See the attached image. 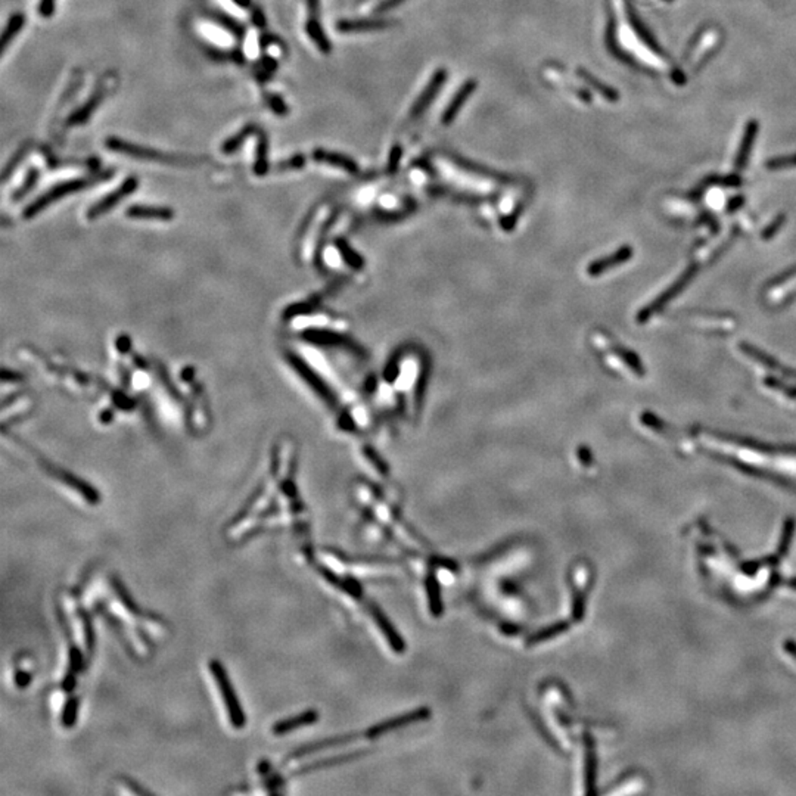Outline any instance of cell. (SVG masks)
I'll use <instances>...</instances> for the list:
<instances>
[{"label":"cell","instance_id":"obj_21","mask_svg":"<svg viewBox=\"0 0 796 796\" xmlns=\"http://www.w3.org/2000/svg\"><path fill=\"white\" fill-rule=\"evenodd\" d=\"M565 630H568V622L567 621L553 624V626H550L547 628H544V630H540L538 633L534 634V636L530 639V644H536V643H540L543 640L556 637V636H559V634H562Z\"/></svg>","mask_w":796,"mask_h":796},{"label":"cell","instance_id":"obj_2","mask_svg":"<svg viewBox=\"0 0 796 796\" xmlns=\"http://www.w3.org/2000/svg\"><path fill=\"white\" fill-rule=\"evenodd\" d=\"M113 174H114L113 170H106V171H99V173L87 176V177H77V179L62 181V183H58L50 189H47L46 192H43L38 198H36L33 203H30L25 207V209L23 211V217L27 220L33 218L37 214L42 213V211H45L49 205H52L54 203H56V201H60V199L67 198L68 195H73L76 192H80V190H84L90 186L98 185V183H100V181L113 177Z\"/></svg>","mask_w":796,"mask_h":796},{"label":"cell","instance_id":"obj_6","mask_svg":"<svg viewBox=\"0 0 796 796\" xmlns=\"http://www.w3.org/2000/svg\"><path fill=\"white\" fill-rule=\"evenodd\" d=\"M40 466H42V469L46 473H49L50 477L55 478L60 484H64L65 487L71 488L74 492H77L80 497H83L86 500V503H89V505L95 506L100 501V496H99V492L96 491V488H93L84 479L74 475V473L68 472L62 468H59V466L54 465V463L46 462V460H40Z\"/></svg>","mask_w":796,"mask_h":796},{"label":"cell","instance_id":"obj_32","mask_svg":"<svg viewBox=\"0 0 796 796\" xmlns=\"http://www.w3.org/2000/svg\"><path fill=\"white\" fill-rule=\"evenodd\" d=\"M783 221H784L783 216H780V217L775 218V220L773 221V223H771L769 227H765V230L762 231V239H771V238H773L775 234H777V230L782 227Z\"/></svg>","mask_w":796,"mask_h":796},{"label":"cell","instance_id":"obj_17","mask_svg":"<svg viewBox=\"0 0 796 796\" xmlns=\"http://www.w3.org/2000/svg\"><path fill=\"white\" fill-rule=\"evenodd\" d=\"M102 99H104V89H100V90H98V92H95L92 96L89 98V100H87V102H86L83 106H80V108L76 111V113H74L71 117H69V120H68V124H69V126H78V124H83L84 121H86V120L90 117V115H92L93 111H95V109L99 106V104L102 102Z\"/></svg>","mask_w":796,"mask_h":796},{"label":"cell","instance_id":"obj_20","mask_svg":"<svg viewBox=\"0 0 796 796\" xmlns=\"http://www.w3.org/2000/svg\"><path fill=\"white\" fill-rule=\"evenodd\" d=\"M208 16H209V19H213L214 23H217L220 27H223L225 30H227V32L234 34L235 37L242 38L245 36L244 25H242L239 21H236V19H234L231 16H229L223 12H217V11L208 12Z\"/></svg>","mask_w":796,"mask_h":796},{"label":"cell","instance_id":"obj_1","mask_svg":"<svg viewBox=\"0 0 796 796\" xmlns=\"http://www.w3.org/2000/svg\"><path fill=\"white\" fill-rule=\"evenodd\" d=\"M106 586L108 596H95L89 591V608L108 621L133 658L139 661L149 658L155 643L167 636V621L140 609L120 578L109 577Z\"/></svg>","mask_w":796,"mask_h":796},{"label":"cell","instance_id":"obj_24","mask_svg":"<svg viewBox=\"0 0 796 796\" xmlns=\"http://www.w3.org/2000/svg\"><path fill=\"white\" fill-rule=\"evenodd\" d=\"M38 177H40V171H38L37 168H32V170H30V171H28V174H27V177H25V180H24L23 186L15 190V194H14L12 199H14V201L21 199V198H23V196H24V195L28 192L30 189H33V187L36 186V183H37Z\"/></svg>","mask_w":796,"mask_h":796},{"label":"cell","instance_id":"obj_19","mask_svg":"<svg viewBox=\"0 0 796 796\" xmlns=\"http://www.w3.org/2000/svg\"><path fill=\"white\" fill-rule=\"evenodd\" d=\"M255 133H258V128L255 124H247L244 128H240L236 135H234L231 137H229L226 142L221 145V152L230 155V154H235L238 149L242 148L247 140L254 136Z\"/></svg>","mask_w":796,"mask_h":796},{"label":"cell","instance_id":"obj_14","mask_svg":"<svg viewBox=\"0 0 796 796\" xmlns=\"http://www.w3.org/2000/svg\"><path fill=\"white\" fill-rule=\"evenodd\" d=\"M34 661L30 655H21L15 659L14 663V681L19 689H25L33 679Z\"/></svg>","mask_w":796,"mask_h":796},{"label":"cell","instance_id":"obj_23","mask_svg":"<svg viewBox=\"0 0 796 796\" xmlns=\"http://www.w3.org/2000/svg\"><path fill=\"white\" fill-rule=\"evenodd\" d=\"M374 615L376 618V622L380 626V628L384 630V633L387 634V637L389 639L392 646H394L397 650H401L402 649V641L400 643V637L394 633V628L391 627V624L387 621V618L384 615H382V613L379 612V609H374Z\"/></svg>","mask_w":796,"mask_h":796},{"label":"cell","instance_id":"obj_15","mask_svg":"<svg viewBox=\"0 0 796 796\" xmlns=\"http://www.w3.org/2000/svg\"><path fill=\"white\" fill-rule=\"evenodd\" d=\"M270 170L269 164V139L263 130H258V140L255 149V163H254V174L255 176H266Z\"/></svg>","mask_w":796,"mask_h":796},{"label":"cell","instance_id":"obj_7","mask_svg":"<svg viewBox=\"0 0 796 796\" xmlns=\"http://www.w3.org/2000/svg\"><path fill=\"white\" fill-rule=\"evenodd\" d=\"M698 270H699V266L698 264H694V263L690 264L687 267V270L684 271V273L676 282H674V284L667 291L663 292V294H661L657 299H655L652 302V304H649L648 307H644L640 311V313H639V316H637V320L640 321V323H644V321H648L650 317H653L655 315L659 313L661 310H663L665 307H667L674 298L679 297L681 294V292L684 291V288H686L690 284V282L694 279V276H696Z\"/></svg>","mask_w":796,"mask_h":796},{"label":"cell","instance_id":"obj_10","mask_svg":"<svg viewBox=\"0 0 796 796\" xmlns=\"http://www.w3.org/2000/svg\"><path fill=\"white\" fill-rule=\"evenodd\" d=\"M126 216L133 220H154L171 221L174 218V211L168 207L159 205H140L135 204L126 209Z\"/></svg>","mask_w":796,"mask_h":796},{"label":"cell","instance_id":"obj_9","mask_svg":"<svg viewBox=\"0 0 796 796\" xmlns=\"http://www.w3.org/2000/svg\"><path fill=\"white\" fill-rule=\"evenodd\" d=\"M317 720L319 714L313 709H308L298 715H294V717H288L275 723L273 727H271V733H273L275 736H284V734H288L291 731L299 730L302 727H308V725L315 724Z\"/></svg>","mask_w":796,"mask_h":796},{"label":"cell","instance_id":"obj_12","mask_svg":"<svg viewBox=\"0 0 796 796\" xmlns=\"http://www.w3.org/2000/svg\"><path fill=\"white\" fill-rule=\"evenodd\" d=\"M631 257H633V248L628 245L622 247L617 251V253H613L612 255L594 261L593 264H590L587 271H589V275H591V276H599V275L604 273V271H608V270L617 267L622 263H627Z\"/></svg>","mask_w":796,"mask_h":796},{"label":"cell","instance_id":"obj_16","mask_svg":"<svg viewBox=\"0 0 796 796\" xmlns=\"http://www.w3.org/2000/svg\"><path fill=\"white\" fill-rule=\"evenodd\" d=\"M313 158L317 163H325L329 166H334L338 168H344L348 173H356L357 171V166L352 163V161L344 155L337 154V152H328V150L323 149H317L313 152Z\"/></svg>","mask_w":796,"mask_h":796},{"label":"cell","instance_id":"obj_18","mask_svg":"<svg viewBox=\"0 0 796 796\" xmlns=\"http://www.w3.org/2000/svg\"><path fill=\"white\" fill-rule=\"evenodd\" d=\"M24 25H25V15L24 14H14V15H11V18H9L8 24L5 25V30H3V33H2V38H0V45H2V47H0V52H2V54L6 52L8 46L14 42V38L19 33H21V30L24 28Z\"/></svg>","mask_w":796,"mask_h":796},{"label":"cell","instance_id":"obj_31","mask_svg":"<svg viewBox=\"0 0 796 796\" xmlns=\"http://www.w3.org/2000/svg\"><path fill=\"white\" fill-rule=\"evenodd\" d=\"M428 591H429V599H431L432 611H434V613H440V611H441V602H440V596H438V587H437V584L434 581H432V580H429Z\"/></svg>","mask_w":796,"mask_h":796},{"label":"cell","instance_id":"obj_4","mask_svg":"<svg viewBox=\"0 0 796 796\" xmlns=\"http://www.w3.org/2000/svg\"><path fill=\"white\" fill-rule=\"evenodd\" d=\"M208 672L216 684L221 703H223L226 709V717L230 727L234 730H242L247 725V717L225 665L217 659H209Z\"/></svg>","mask_w":796,"mask_h":796},{"label":"cell","instance_id":"obj_8","mask_svg":"<svg viewBox=\"0 0 796 796\" xmlns=\"http://www.w3.org/2000/svg\"><path fill=\"white\" fill-rule=\"evenodd\" d=\"M139 187V179L135 176H130L127 179L123 180V183H121L118 187H115L114 190H111L109 194H106L104 198H100L99 201L87 209V218L89 220H96L100 216H104L106 213H109L111 209H114L120 203H123L126 198H128L133 192H136Z\"/></svg>","mask_w":796,"mask_h":796},{"label":"cell","instance_id":"obj_3","mask_svg":"<svg viewBox=\"0 0 796 796\" xmlns=\"http://www.w3.org/2000/svg\"><path fill=\"white\" fill-rule=\"evenodd\" d=\"M434 163L435 167H438L441 171V174L447 179V181H451V185L469 190V192L487 194L494 192L499 187L497 179L473 171L469 167L453 161V158L438 157L434 159Z\"/></svg>","mask_w":796,"mask_h":796},{"label":"cell","instance_id":"obj_11","mask_svg":"<svg viewBox=\"0 0 796 796\" xmlns=\"http://www.w3.org/2000/svg\"><path fill=\"white\" fill-rule=\"evenodd\" d=\"M739 347H740V350L744 352V354L749 356V357H751V359H753V360H757L758 363H761L762 366L769 367V369H771V370H779V372H782V374H783L784 376L792 378L793 380H796V370H792V369H788V367H783V366L780 365V363H779L777 360L773 359V357H771V356H769V354H765V352H764V351H761L758 347H753V345L748 344V342H740Z\"/></svg>","mask_w":796,"mask_h":796},{"label":"cell","instance_id":"obj_35","mask_svg":"<svg viewBox=\"0 0 796 796\" xmlns=\"http://www.w3.org/2000/svg\"><path fill=\"white\" fill-rule=\"evenodd\" d=\"M307 2H308L310 19H313V21H319V19H317V14H319V3H320V0H307Z\"/></svg>","mask_w":796,"mask_h":796},{"label":"cell","instance_id":"obj_5","mask_svg":"<svg viewBox=\"0 0 796 796\" xmlns=\"http://www.w3.org/2000/svg\"><path fill=\"white\" fill-rule=\"evenodd\" d=\"M105 146L111 150V152H115V154H120V155H126V157H132V158L142 159V161H150V163H159V164H167V166H179V167L195 166V164L199 163V158L186 157V155L166 154V152H161V150H157V149H152V148H148V146H142V145H137V144L128 142V140L118 139V137H108L105 140Z\"/></svg>","mask_w":796,"mask_h":796},{"label":"cell","instance_id":"obj_28","mask_svg":"<svg viewBox=\"0 0 796 796\" xmlns=\"http://www.w3.org/2000/svg\"><path fill=\"white\" fill-rule=\"evenodd\" d=\"M258 68H260V71L257 73L258 80H264V78H269L271 74L276 71L277 62H276V59H273L269 55H264L258 62Z\"/></svg>","mask_w":796,"mask_h":796},{"label":"cell","instance_id":"obj_30","mask_svg":"<svg viewBox=\"0 0 796 796\" xmlns=\"http://www.w3.org/2000/svg\"><path fill=\"white\" fill-rule=\"evenodd\" d=\"M641 422H643L644 425H646V427H649V428H653L655 431H658V432H663V431H665V423H663L661 419H658L657 416H655L653 413H649V411L643 413V416H641Z\"/></svg>","mask_w":796,"mask_h":796},{"label":"cell","instance_id":"obj_27","mask_svg":"<svg viewBox=\"0 0 796 796\" xmlns=\"http://www.w3.org/2000/svg\"><path fill=\"white\" fill-rule=\"evenodd\" d=\"M470 90H473V84H468V86L463 87V89H462V92H460V93H459V95L455 98V102H453V104H451V105L447 108L446 113H444V121H446V123H447V121H450L453 117L456 115V113H457L459 106L463 104V100H465V99L468 98V95L470 93Z\"/></svg>","mask_w":796,"mask_h":796},{"label":"cell","instance_id":"obj_22","mask_svg":"<svg viewBox=\"0 0 796 796\" xmlns=\"http://www.w3.org/2000/svg\"><path fill=\"white\" fill-rule=\"evenodd\" d=\"M617 352H618V356L621 357V360L624 363H627V366L634 372V374L639 375V376L644 375V367H643L637 354H634L633 351L624 348V347H617Z\"/></svg>","mask_w":796,"mask_h":796},{"label":"cell","instance_id":"obj_25","mask_svg":"<svg viewBox=\"0 0 796 796\" xmlns=\"http://www.w3.org/2000/svg\"><path fill=\"white\" fill-rule=\"evenodd\" d=\"M764 384L773 388V389H777L780 392H783L784 396H788L791 398H796V387L791 385V384H784L783 380L774 378V376H767L764 379Z\"/></svg>","mask_w":796,"mask_h":796},{"label":"cell","instance_id":"obj_29","mask_svg":"<svg viewBox=\"0 0 796 796\" xmlns=\"http://www.w3.org/2000/svg\"><path fill=\"white\" fill-rule=\"evenodd\" d=\"M304 164H306V157L301 155V154H297V155L291 157V158H288L285 161H280V163L276 166V168L279 171H284V170H297V168L304 167Z\"/></svg>","mask_w":796,"mask_h":796},{"label":"cell","instance_id":"obj_36","mask_svg":"<svg viewBox=\"0 0 796 796\" xmlns=\"http://www.w3.org/2000/svg\"><path fill=\"white\" fill-rule=\"evenodd\" d=\"M234 2L239 6V8H244L248 9L251 6V0H234Z\"/></svg>","mask_w":796,"mask_h":796},{"label":"cell","instance_id":"obj_34","mask_svg":"<svg viewBox=\"0 0 796 796\" xmlns=\"http://www.w3.org/2000/svg\"><path fill=\"white\" fill-rule=\"evenodd\" d=\"M253 23H254L257 27H260V28H263V27L266 25V18H264V14H263V11H261L260 8H254V9H253Z\"/></svg>","mask_w":796,"mask_h":796},{"label":"cell","instance_id":"obj_33","mask_svg":"<svg viewBox=\"0 0 796 796\" xmlns=\"http://www.w3.org/2000/svg\"><path fill=\"white\" fill-rule=\"evenodd\" d=\"M38 12L45 18H50L55 12V0H40Z\"/></svg>","mask_w":796,"mask_h":796},{"label":"cell","instance_id":"obj_26","mask_svg":"<svg viewBox=\"0 0 796 796\" xmlns=\"http://www.w3.org/2000/svg\"><path fill=\"white\" fill-rule=\"evenodd\" d=\"M266 102H267L269 108H270L271 111H273V113H275L276 115H279V117H285V115H288L289 109H288V106H286V104H285V100L282 99L279 95H276V93H267V95H266Z\"/></svg>","mask_w":796,"mask_h":796},{"label":"cell","instance_id":"obj_13","mask_svg":"<svg viewBox=\"0 0 796 796\" xmlns=\"http://www.w3.org/2000/svg\"><path fill=\"white\" fill-rule=\"evenodd\" d=\"M425 717H428V711L427 709H419V711H415V712H410L407 715H402V717L392 718V720H388V721H384V723H380V724L375 725L374 729L369 730V736L375 738V736H378V734L387 733V731H391V730L398 729V727H405V725H407V724H410L413 721L422 720V718H425Z\"/></svg>","mask_w":796,"mask_h":796}]
</instances>
